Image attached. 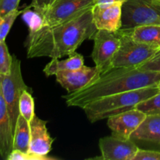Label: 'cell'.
<instances>
[{
  "label": "cell",
  "instance_id": "obj_1",
  "mask_svg": "<svg viewBox=\"0 0 160 160\" xmlns=\"http://www.w3.org/2000/svg\"><path fill=\"white\" fill-rule=\"evenodd\" d=\"M92 8L54 26H44L29 32L25 46L28 58L60 59L71 56L83 42L93 39L97 28L92 19Z\"/></svg>",
  "mask_w": 160,
  "mask_h": 160
},
{
  "label": "cell",
  "instance_id": "obj_2",
  "mask_svg": "<svg viewBox=\"0 0 160 160\" xmlns=\"http://www.w3.org/2000/svg\"><path fill=\"white\" fill-rule=\"evenodd\" d=\"M160 72L142 70L138 67H112L80 90L62 98L67 106L81 109L99 98L121 92L158 85Z\"/></svg>",
  "mask_w": 160,
  "mask_h": 160
},
{
  "label": "cell",
  "instance_id": "obj_3",
  "mask_svg": "<svg viewBox=\"0 0 160 160\" xmlns=\"http://www.w3.org/2000/svg\"><path fill=\"white\" fill-rule=\"evenodd\" d=\"M160 92L158 85L121 92L99 98L83 108L91 123L108 119L117 114L135 108L138 103Z\"/></svg>",
  "mask_w": 160,
  "mask_h": 160
},
{
  "label": "cell",
  "instance_id": "obj_4",
  "mask_svg": "<svg viewBox=\"0 0 160 160\" xmlns=\"http://www.w3.org/2000/svg\"><path fill=\"white\" fill-rule=\"evenodd\" d=\"M120 39V45L112 62V67H138L151 59L159 50L135 42L131 29L116 31Z\"/></svg>",
  "mask_w": 160,
  "mask_h": 160
},
{
  "label": "cell",
  "instance_id": "obj_5",
  "mask_svg": "<svg viewBox=\"0 0 160 160\" xmlns=\"http://www.w3.org/2000/svg\"><path fill=\"white\" fill-rule=\"evenodd\" d=\"M1 88L9 111L11 126L14 133L17 120L20 115L19 102L20 96L25 90H31L23 81L21 73L20 60L12 56V62L10 72L8 74H1Z\"/></svg>",
  "mask_w": 160,
  "mask_h": 160
},
{
  "label": "cell",
  "instance_id": "obj_6",
  "mask_svg": "<svg viewBox=\"0 0 160 160\" xmlns=\"http://www.w3.org/2000/svg\"><path fill=\"white\" fill-rule=\"evenodd\" d=\"M160 25L159 4L151 0H128L122 6V29Z\"/></svg>",
  "mask_w": 160,
  "mask_h": 160
},
{
  "label": "cell",
  "instance_id": "obj_7",
  "mask_svg": "<svg viewBox=\"0 0 160 160\" xmlns=\"http://www.w3.org/2000/svg\"><path fill=\"white\" fill-rule=\"evenodd\" d=\"M93 40L92 58L101 73L112 67V59L120 48V39L116 32L97 30Z\"/></svg>",
  "mask_w": 160,
  "mask_h": 160
},
{
  "label": "cell",
  "instance_id": "obj_8",
  "mask_svg": "<svg viewBox=\"0 0 160 160\" xmlns=\"http://www.w3.org/2000/svg\"><path fill=\"white\" fill-rule=\"evenodd\" d=\"M95 0H55L43 17L46 26H54L85 9L92 8Z\"/></svg>",
  "mask_w": 160,
  "mask_h": 160
},
{
  "label": "cell",
  "instance_id": "obj_9",
  "mask_svg": "<svg viewBox=\"0 0 160 160\" xmlns=\"http://www.w3.org/2000/svg\"><path fill=\"white\" fill-rule=\"evenodd\" d=\"M102 156L95 159L103 160H134L138 147L131 139L115 135L100 138L98 142Z\"/></svg>",
  "mask_w": 160,
  "mask_h": 160
},
{
  "label": "cell",
  "instance_id": "obj_10",
  "mask_svg": "<svg viewBox=\"0 0 160 160\" xmlns=\"http://www.w3.org/2000/svg\"><path fill=\"white\" fill-rule=\"evenodd\" d=\"M147 115L138 109H132L107 119V125L112 135L131 139V136L143 123Z\"/></svg>",
  "mask_w": 160,
  "mask_h": 160
},
{
  "label": "cell",
  "instance_id": "obj_11",
  "mask_svg": "<svg viewBox=\"0 0 160 160\" xmlns=\"http://www.w3.org/2000/svg\"><path fill=\"white\" fill-rule=\"evenodd\" d=\"M123 2L98 4L92 6V19L97 30L116 32L122 26Z\"/></svg>",
  "mask_w": 160,
  "mask_h": 160
},
{
  "label": "cell",
  "instance_id": "obj_12",
  "mask_svg": "<svg viewBox=\"0 0 160 160\" xmlns=\"http://www.w3.org/2000/svg\"><path fill=\"white\" fill-rule=\"evenodd\" d=\"M99 75L100 72L96 67H91L84 65L77 70L59 72L55 76L56 81L68 93H72L84 88Z\"/></svg>",
  "mask_w": 160,
  "mask_h": 160
},
{
  "label": "cell",
  "instance_id": "obj_13",
  "mask_svg": "<svg viewBox=\"0 0 160 160\" xmlns=\"http://www.w3.org/2000/svg\"><path fill=\"white\" fill-rule=\"evenodd\" d=\"M46 123L47 121L36 115L30 122L31 142L28 152L39 156H48L51 152L55 138H52L48 133Z\"/></svg>",
  "mask_w": 160,
  "mask_h": 160
},
{
  "label": "cell",
  "instance_id": "obj_14",
  "mask_svg": "<svg viewBox=\"0 0 160 160\" xmlns=\"http://www.w3.org/2000/svg\"><path fill=\"white\" fill-rule=\"evenodd\" d=\"M13 132L11 126L9 111L1 88L0 74V153L2 159H6L12 150Z\"/></svg>",
  "mask_w": 160,
  "mask_h": 160
},
{
  "label": "cell",
  "instance_id": "obj_15",
  "mask_svg": "<svg viewBox=\"0 0 160 160\" xmlns=\"http://www.w3.org/2000/svg\"><path fill=\"white\" fill-rule=\"evenodd\" d=\"M131 139L160 145V114L147 115L143 123L131 134Z\"/></svg>",
  "mask_w": 160,
  "mask_h": 160
},
{
  "label": "cell",
  "instance_id": "obj_16",
  "mask_svg": "<svg viewBox=\"0 0 160 160\" xmlns=\"http://www.w3.org/2000/svg\"><path fill=\"white\" fill-rule=\"evenodd\" d=\"M84 59L82 55L75 52L69 56L66 59L59 60V59H52L44 68L43 72L47 77L56 75V73L66 70H73L79 69L84 65Z\"/></svg>",
  "mask_w": 160,
  "mask_h": 160
},
{
  "label": "cell",
  "instance_id": "obj_17",
  "mask_svg": "<svg viewBox=\"0 0 160 160\" xmlns=\"http://www.w3.org/2000/svg\"><path fill=\"white\" fill-rule=\"evenodd\" d=\"M132 38L139 43L160 50V25H145L131 29Z\"/></svg>",
  "mask_w": 160,
  "mask_h": 160
},
{
  "label": "cell",
  "instance_id": "obj_18",
  "mask_svg": "<svg viewBox=\"0 0 160 160\" xmlns=\"http://www.w3.org/2000/svg\"><path fill=\"white\" fill-rule=\"evenodd\" d=\"M31 142V128L30 123L20 114L17 118V124L13 133L12 150H20L28 152Z\"/></svg>",
  "mask_w": 160,
  "mask_h": 160
},
{
  "label": "cell",
  "instance_id": "obj_19",
  "mask_svg": "<svg viewBox=\"0 0 160 160\" xmlns=\"http://www.w3.org/2000/svg\"><path fill=\"white\" fill-rule=\"evenodd\" d=\"M21 15L22 19L28 25L29 32L36 31L44 26H46L43 16L34 10L31 6L23 9Z\"/></svg>",
  "mask_w": 160,
  "mask_h": 160
},
{
  "label": "cell",
  "instance_id": "obj_20",
  "mask_svg": "<svg viewBox=\"0 0 160 160\" xmlns=\"http://www.w3.org/2000/svg\"><path fill=\"white\" fill-rule=\"evenodd\" d=\"M19 111L28 122H31L35 116L34 113V100L29 90L23 91L19 102Z\"/></svg>",
  "mask_w": 160,
  "mask_h": 160
},
{
  "label": "cell",
  "instance_id": "obj_21",
  "mask_svg": "<svg viewBox=\"0 0 160 160\" xmlns=\"http://www.w3.org/2000/svg\"><path fill=\"white\" fill-rule=\"evenodd\" d=\"M135 109L145 112L146 115L160 114V92L151 98L138 103Z\"/></svg>",
  "mask_w": 160,
  "mask_h": 160
},
{
  "label": "cell",
  "instance_id": "obj_22",
  "mask_svg": "<svg viewBox=\"0 0 160 160\" xmlns=\"http://www.w3.org/2000/svg\"><path fill=\"white\" fill-rule=\"evenodd\" d=\"M22 12H23V9L22 10L18 9H14L2 17L0 20V41H6V37L12 24L15 22L16 19L22 13Z\"/></svg>",
  "mask_w": 160,
  "mask_h": 160
},
{
  "label": "cell",
  "instance_id": "obj_23",
  "mask_svg": "<svg viewBox=\"0 0 160 160\" xmlns=\"http://www.w3.org/2000/svg\"><path fill=\"white\" fill-rule=\"evenodd\" d=\"M12 56L9 54L6 41H0V74H8L10 72Z\"/></svg>",
  "mask_w": 160,
  "mask_h": 160
},
{
  "label": "cell",
  "instance_id": "obj_24",
  "mask_svg": "<svg viewBox=\"0 0 160 160\" xmlns=\"http://www.w3.org/2000/svg\"><path fill=\"white\" fill-rule=\"evenodd\" d=\"M7 160H55L56 158L48 156H39L31 152H23L20 150H12Z\"/></svg>",
  "mask_w": 160,
  "mask_h": 160
},
{
  "label": "cell",
  "instance_id": "obj_25",
  "mask_svg": "<svg viewBox=\"0 0 160 160\" xmlns=\"http://www.w3.org/2000/svg\"><path fill=\"white\" fill-rule=\"evenodd\" d=\"M138 68L142 70H146V71L160 72V50L151 59L138 67Z\"/></svg>",
  "mask_w": 160,
  "mask_h": 160
},
{
  "label": "cell",
  "instance_id": "obj_26",
  "mask_svg": "<svg viewBox=\"0 0 160 160\" xmlns=\"http://www.w3.org/2000/svg\"><path fill=\"white\" fill-rule=\"evenodd\" d=\"M134 160H160V152L138 148Z\"/></svg>",
  "mask_w": 160,
  "mask_h": 160
},
{
  "label": "cell",
  "instance_id": "obj_27",
  "mask_svg": "<svg viewBox=\"0 0 160 160\" xmlns=\"http://www.w3.org/2000/svg\"><path fill=\"white\" fill-rule=\"evenodd\" d=\"M20 0H0V17H3L14 9H18Z\"/></svg>",
  "mask_w": 160,
  "mask_h": 160
},
{
  "label": "cell",
  "instance_id": "obj_28",
  "mask_svg": "<svg viewBox=\"0 0 160 160\" xmlns=\"http://www.w3.org/2000/svg\"><path fill=\"white\" fill-rule=\"evenodd\" d=\"M54 2L55 0H32L30 6L41 15L43 16Z\"/></svg>",
  "mask_w": 160,
  "mask_h": 160
},
{
  "label": "cell",
  "instance_id": "obj_29",
  "mask_svg": "<svg viewBox=\"0 0 160 160\" xmlns=\"http://www.w3.org/2000/svg\"><path fill=\"white\" fill-rule=\"evenodd\" d=\"M128 0H95V5L98 4H109L114 2H125Z\"/></svg>",
  "mask_w": 160,
  "mask_h": 160
},
{
  "label": "cell",
  "instance_id": "obj_30",
  "mask_svg": "<svg viewBox=\"0 0 160 160\" xmlns=\"http://www.w3.org/2000/svg\"><path fill=\"white\" fill-rule=\"evenodd\" d=\"M151 1L154 2H156V3H160V0H151Z\"/></svg>",
  "mask_w": 160,
  "mask_h": 160
},
{
  "label": "cell",
  "instance_id": "obj_31",
  "mask_svg": "<svg viewBox=\"0 0 160 160\" xmlns=\"http://www.w3.org/2000/svg\"><path fill=\"white\" fill-rule=\"evenodd\" d=\"M158 87H159V89H160V82L159 83V84H158Z\"/></svg>",
  "mask_w": 160,
  "mask_h": 160
},
{
  "label": "cell",
  "instance_id": "obj_32",
  "mask_svg": "<svg viewBox=\"0 0 160 160\" xmlns=\"http://www.w3.org/2000/svg\"><path fill=\"white\" fill-rule=\"evenodd\" d=\"M158 4H159V8H160V3H158Z\"/></svg>",
  "mask_w": 160,
  "mask_h": 160
},
{
  "label": "cell",
  "instance_id": "obj_33",
  "mask_svg": "<svg viewBox=\"0 0 160 160\" xmlns=\"http://www.w3.org/2000/svg\"><path fill=\"white\" fill-rule=\"evenodd\" d=\"M1 19H2V17H0V20H1Z\"/></svg>",
  "mask_w": 160,
  "mask_h": 160
},
{
  "label": "cell",
  "instance_id": "obj_34",
  "mask_svg": "<svg viewBox=\"0 0 160 160\" xmlns=\"http://www.w3.org/2000/svg\"><path fill=\"white\" fill-rule=\"evenodd\" d=\"M0 157H1V153H0Z\"/></svg>",
  "mask_w": 160,
  "mask_h": 160
}]
</instances>
